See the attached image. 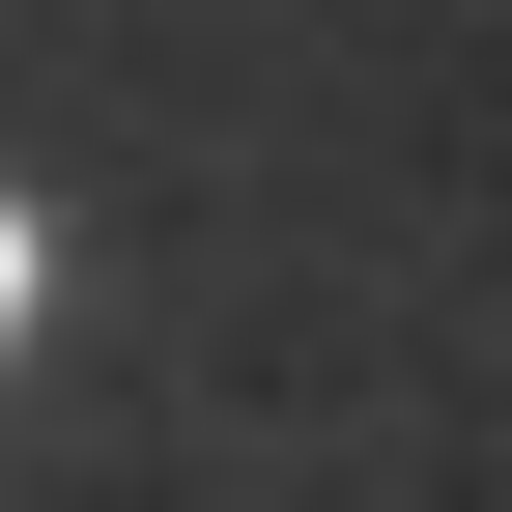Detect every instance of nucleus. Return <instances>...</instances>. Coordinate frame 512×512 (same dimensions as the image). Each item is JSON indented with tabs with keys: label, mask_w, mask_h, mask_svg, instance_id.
<instances>
[{
	"label": "nucleus",
	"mask_w": 512,
	"mask_h": 512,
	"mask_svg": "<svg viewBox=\"0 0 512 512\" xmlns=\"http://www.w3.org/2000/svg\"><path fill=\"white\" fill-rule=\"evenodd\" d=\"M0 313H29V228H0Z\"/></svg>",
	"instance_id": "obj_1"
}]
</instances>
